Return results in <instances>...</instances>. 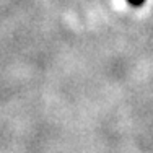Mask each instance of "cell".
<instances>
[{
	"instance_id": "obj_1",
	"label": "cell",
	"mask_w": 153,
	"mask_h": 153,
	"mask_svg": "<svg viewBox=\"0 0 153 153\" xmlns=\"http://www.w3.org/2000/svg\"><path fill=\"white\" fill-rule=\"evenodd\" d=\"M127 2H130V3H132V5H142V3H143L145 2V0H127Z\"/></svg>"
}]
</instances>
